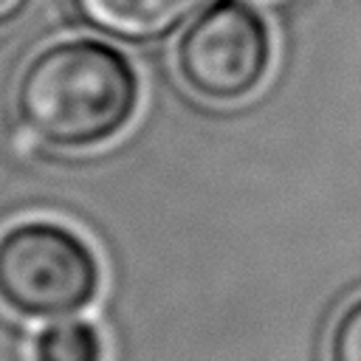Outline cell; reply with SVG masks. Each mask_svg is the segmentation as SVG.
<instances>
[{"mask_svg":"<svg viewBox=\"0 0 361 361\" xmlns=\"http://www.w3.org/2000/svg\"><path fill=\"white\" fill-rule=\"evenodd\" d=\"M141 102L133 62L96 37H65L39 48L14 85V118L28 141L82 152L127 130Z\"/></svg>","mask_w":361,"mask_h":361,"instance_id":"6da1fadb","label":"cell"},{"mask_svg":"<svg viewBox=\"0 0 361 361\" xmlns=\"http://www.w3.org/2000/svg\"><path fill=\"white\" fill-rule=\"evenodd\" d=\"M102 282L93 248L65 223L31 217L0 231V305L25 319L85 310Z\"/></svg>","mask_w":361,"mask_h":361,"instance_id":"7a4b0ae2","label":"cell"},{"mask_svg":"<svg viewBox=\"0 0 361 361\" xmlns=\"http://www.w3.org/2000/svg\"><path fill=\"white\" fill-rule=\"evenodd\" d=\"M274 62L271 31L243 0H214L197 11L175 45L183 87L209 104H237L254 96Z\"/></svg>","mask_w":361,"mask_h":361,"instance_id":"3957f363","label":"cell"},{"mask_svg":"<svg viewBox=\"0 0 361 361\" xmlns=\"http://www.w3.org/2000/svg\"><path fill=\"white\" fill-rule=\"evenodd\" d=\"M73 14L93 31L130 42H158L183 28L209 0H68Z\"/></svg>","mask_w":361,"mask_h":361,"instance_id":"277c9868","label":"cell"},{"mask_svg":"<svg viewBox=\"0 0 361 361\" xmlns=\"http://www.w3.org/2000/svg\"><path fill=\"white\" fill-rule=\"evenodd\" d=\"M34 361H104V344L90 322L65 319L34 338Z\"/></svg>","mask_w":361,"mask_h":361,"instance_id":"5b68a950","label":"cell"},{"mask_svg":"<svg viewBox=\"0 0 361 361\" xmlns=\"http://www.w3.org/2000/svg\"><path fill=\"white\" fill-rule=\"evenodd\" d=\"M327 361H361V296L347 302L327 336Z\"/></svg>","mask_w":361,"mask_h":361,"instance_id":"8992f818","label":"cell"},{"mask_svg":"<svg viewBox=\"0 0 361 361\" xmlns=\"http://www.w3.org/2000/svg\"><path fill=\"white\" fill-rule=\"evenodd\" d=\"M31 0H0V31L14 25L25 11H28Z\"/></svg>","mask_w":361,"mask_h":361,"instance_id":"52a82bcc","label":"cell"},{"mask_svg":"<svg viewBox=\"0 0 361 361\" xmlns=\"http://www.w3.org/2000/svg\"><path fill=\"white\" fill-rule=\"evenodd\" d=\"M243 3L259 14H279V11H288L290 6H296L299 0H243Z\"/></svg>","mask_w":361,"mask_h":361,"instance_id":"ba28073f","label":"cell"}]
</instances>
